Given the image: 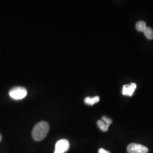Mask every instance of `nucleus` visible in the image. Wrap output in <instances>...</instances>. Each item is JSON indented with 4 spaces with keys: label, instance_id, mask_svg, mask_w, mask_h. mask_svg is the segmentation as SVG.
Here are the masks:
<instances>
[{
    "label": "nucleus",
    "instance_id": "nucleus-7",
    "mask_svg": "<svg viewBox=\"0 0 153 153\" xmlns=\"http://www.w3.org/2000/svg\"><path fill=\"white\" fill-rule=\"evenodd\" d=\"M97 126H98L99 128L103 131H108L110 126L102 120H99L97 121Z\"/></svg>",
    "mask_w": 153,
    "mask_h": 153
},
{
    "label": "nucleus",
    "instance_id": "nucleus-1",
    "mask_svg": "<svg viewBox=\"0 0 153 153\" xmlns=\"http://www.w3.org/2000/svg\"><path fill=\"white\" fill-rule=\"evenodd\" d=\"M49 131V124L46 121H40L33 128L32 136L34 140L40 141L47 137Z\"/></svg>",
    "mask_w": 153,
    "mask_h": 153
},
{
    "label": "nucleus",
    "instance_id": "nucleus-12",
    "mask_svg": "<svg viewBox=\"0 0 153 153\" xmlns=\"http://www.w3.org/2000/svg\"><path fill=\"white\" fill-rule=\"evenodd\" d=\"M2 137L1 134H0V142H1V140H2Z\"/></svg>",
    "mask_w": 153,
    "mask_h": 153
},
{
    "label": "nucleus",
    "instance_id": "nucleus-3",
    "mask_svg": "<svg viewBox=\"0 0 153 153\" xmlns=\"http://www.w3.org/2000/svg\"><path fill=\"white\" fill-rule=\"evenodd\" d=\"M70 148V143L66 139H61L56 142L54 153H65Z\"/></svg>",
    "mask_w": 153,
    "mask_h": 153
},
{
    "label": "nucleus",
    "instance_id": "nucleus-11",
    "mask_svg": "<svg viewBox=\"0 0 153 153\" xmlns=\"http://www.w3.org/2000/svg\"><path fill=\"white\" fill-rule=\"evenodd\" d=\"M98 153H110V152L103 148H100L99 149Z\"/></svg>",
    "mask_w": 153,
    "mask_h": 153
},
{
    "label": "nucleus",
    "instance_id": "nucleus-4",
    "mask_svg": "<svg viewBox=\"0 0 153 153\" xmlns=\"http://www.w3.org/2000/svg\"><path fill=\"white\" fill-rule=\"evenodd\" d=\"M127 152L128 153H148L149 149L141 144L131 143L128 146Z\"/></svg>",
    "mask_w": 153,
    "mask_h": 153
},
{
    "label": "nucleus",
    "instance_id": "nucleus-9",
    "mask_svg": "<svg viewBox=\"0 0 153 153\" xmlns=\"http://www.w3.org/2000/svg\"><path fill=\"white\" fill-rule=\"evenodd\" d=\"M144 33L145 36L148 39H153V30L150 27H147L146 29L143 32Z\"/></svg>",
    "mask_w": 153,
    "mask_h": 153
},
{
    "label": "nucleus",
    "instance_id": "nucleus-5",
    "mask_svg": "<svg viewBox=\"0 0 153 153\" xmlns=\"http://www.w3.org/2000/svg\"><path fill=\"white\" fill-rule=\"evenodd\" d=\"M136 88L137 85L135 83H131L129 85H125L123 87L122 93L124 95L131 97Z\"/></svg>",
    "mask_w": 153,
    "mask_h": 153
},
{
    "label": "nucleus",
    "instance_id": "nucleus-6",
    "mask_svg": "<svg viewBox=\"0 0 153 153\" xmlns=\"http://www.w3.org/2000/svg\"><path fill=\"white\" fill-rule=\"evenodd\" d=\"M100 100V98L98 96H96L93 98L91 97H86L85 99L84 102L85 104H88L89 105H93L94 104L98 103Z\"/></svg>",
    "mask_w": 153,
    "mask_h": 153
},
{
    "label": "nucleus",
    "instance_id": "nucleus-2",
    "mask_svg": "<svg viewBox=\"0 0 153 153\" xmlns=\"http://www.w3.org/2000/svg\"><path fill=\"white\" fill-rule=\"evenodd\" d=\"M9 94L11 98L14 100H20L26 97L27 91L26 88L18 86L12 88Z\"/></svg>",
    "mask_w": 153,
    "mask_h": 153
},
{
    "label": "nucleus",
    "instance_id": "nucleus-10",
    "mask_svg": "<svg viewBox=\"0 0 153 153\" xmlns=\"http://www.w3.org/2000/svg\"><path fill=\"white\" fill-rule=\"evenodd\" d=\"M102 120L104 121V122H105L107 124H108L109 126L112 123V120L109 117H107V116H103L102 117Z\"/></svg>",
    "mask_w": 153,
    "mask_h": 153
},
{
    "label": "nucleus",
    "instance_id": "nucleus-8",
    "mask_svg": "<svg viewBox=\"0 0 153 153\" xmlns=\"http://www.w3.org/2000/svg\"><path fill=\"white\" fill-rule=\"evenodd\" d=\"M136 27L138 31L143 32L144 30L146 29V28L147 27V26L145 22L142 21H140L137 22L136 25Z\"/></svg>",
    "mask_w": 153,
    "mask_h": 153
}]
</instances>
